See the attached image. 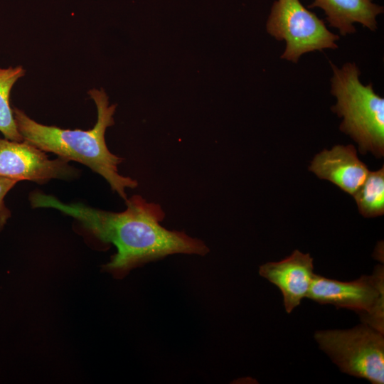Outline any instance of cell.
<instances>
[{
    "label": "cell",
    "instance_id": "cell-11",
    "mask_svg": "<svg viewBox=\"0 0 384 384\" xmlns=\"http://www.w3.org/2000/svg\"><path fill=\"white\" fill-rule=\"evenodd\" d=\"M26 74L21 66L0 68V132L7 139L22 142L10 105V93L15 83Z\"/></svg>",
    "mask_w": 384,
    "mask_h": 384
},
{
    "label": "cell",
    "instance_id": "cell-4",
    "mask_svg": "<svg viewBox=\"0 0 384 384\" xmlns=\"http://www.w3.org/2000/svg\"><path fill=\"white\" fill-rule=\"evenodd\" d=\"M319 348L348 375L384 383V333L362 322L350 329L314 333Z\"/></svg>",
    "mask_w": 384,
    "mask_h": 384
},
{
    "label": "cell",
    "instance_id": "cell-7",
    "mask_svg": "<svg viewBox=\"0 0 384 384\" xmlns=\"http://www.w3.org/2000/svg\"><path fill=\"white\" fill-rule=\"evenodd\" d=\"M68 161L51 160L45 151L26 141L0 139V177L44 183L53 178L68 179L77 175Z\"/></svg>",
    "mask_w": 384,
    "mask_h": 384
},
{
    "label": "cell",
    "instance_id": "cell-2",
    "mask_svg": "<svg viewBox=\"0 0 384 384\" xmlns=\"http://www.w3.org/2000/svg\"><path fill=\"white\" fill-rule=\"evenodd\" d=\"M95 103L97 119L90 130L68 129L40 124L29 117L23 110L13 108L17 129L23 141L45 152H52L68 161H75L88 166L101 175L124 201L126 188L138 186L137 180L118 172V165L124 159L112 154L105 142L107 128L114 123L113 115L116 105H110L108 96L103 89L88 91Z\"/></svg>",
    "mask_w": 384,
    "mask_h": 384
},
{
    "label": "cell",
    "instance_id": "cell-3",
    "mask_svg": "<svg viewBox=\"0 0 384 384\" xmlns=\"http://www.w3.org/2000/svg\"><path fill=\"white\" fill-rule=\"evenodd\" d=\"M333 70L331 93L336 99L332 111L343 120L340 130L349 135L362 154L369 151L376 157L384 154V99L375 93L373 84L364 85L355 63L341 68L329 61Z\"/></svg>",
    "mask_w": 384,
    "mask_h": 384
},
{
    "label": "cell",
    "instance_id": "cell-9",
    "mask_svg": "<svg viewBox=\"0 0 384 384\" xmlns=\"http://www.w3.org/2000/svg\"><path fill=\"white\" fill-rule=\"evenodd\" d=\"M309 170L320 179L333 183L353 196L366 181L369 170L351 145H336L324 149L312 159Z\"/></svg>",
    "mask_w": 384,
    "mask_h": 384
},
{
    "label": "cell",
    "instance_id": "cell-8",
    "mask_svg": "<svg viewBox=\"0 0 384 384\" xmlns=\"http://www.w3.org/2000/svg\"><path fill=\"white\" fill-rule=\"evenodd\" d=\"M259 274L281 291L287 313H291L307 297L316 274L314 259L298 250L278 262H269L259 268Z\"/></svg>",
    "mask_w": 384,
    "mask_h": 384
},
{
    "label": "cell",
    "instance_id": "cell-6",
    "mask_svg": "<svg viewBox=\"0 0 384 384\" xmlns=\"http://www.w3.org/2000/svg\"><path fill=\"white\" fill-rule=\"evenodd\" d=\"M307 298L354 311L362 322L384 333L383 266L377 265L371 275L349 282L316 274Z\"/></svg>",
    "mask_w": 384,
    "mask_h": 384
},
{
    "label": "cell",
    "instance_id": "cell-5",
    "mask_svg": "<svg viewBox=\"0 0 384 384\" xmlns=\"http://www.w3.org/2000/svg\"><path fill=\"white\" fill-rule=\"evenodd\" d=\"M266 29L275 39L286 43L280 58L294 63L306 53L336 49V41L340 38L300 0H275L271 7Z\"/></svg>",
    "mask_w": 384,
    "mask_h": 384
},
{
    "label": "cell",
    "instance_id": "cell-12",
    "mask_svg": "<svg viewBox=\"0 0 384 384\" xmlns=\"http://www.w3.org/2000/svg\"><path fill=\"white\" fill-rule=\"evenodd\" d=\"M359 213L366 218L384 214V168L369 171L363 184L353 196Z\"/></svg>",
    "mask_w": 384,
    "mask_h": 384
},
{
    "label": "cell",
    "instance_id": "cell-13",
    "mask_svg": "<svg viewBox=\"0 0 384 384\" xmlns=\"http://www.w3.org/2000/svg\"><path fill=\"white\" fill-rule=\"evenodd\" d=\"M17 182L14 179L0 177V232L11 217V212L4 204V197Z\"/></svg>",
    "mask_w": 384,
    "mask_h": 384
},
{
    "label": "cell",
    "instance_id": "cell-1",
    "mask_svg": "<svg viewBox=\"0 0 384 384\" xmlns=\"http://www.w3.org/2000/svg\"><path fill=\"white\" fill-rule=\"evenodd\" d=\"M33 208H51L75 218L99 244L113 245L117 252L102 265L114 279L124 278L132 270L175 254L205 256L209 247L201 239L161 225L165 213L161 206L139 195L125 201L122 212L97 209L80 203H63L56 197L33 192Z\"/></svg>",
    "mask_w": 384,
    "mask_h": 384
},
{
    "label": "cell",
    "instance_id": "cell-10",
    "mask_svg": "<svg viewBox=\"0 0 384 384\" xmlns=\"http://www.w3.org/2000/svg\"><path fill=\"white\" fill-rule=\"evenodd\" d=\"M308 7L321 9L329 26L343 36L356 32V23L375 31L377 17L384 11L373 0H314Z\"/></svg>",
    "mask_w": 384,
    "mask_h": 384
}]
</instances>
